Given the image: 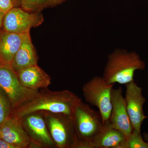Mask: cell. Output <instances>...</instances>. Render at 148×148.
<instances>
[{"label": "cell", "instance_id": "4fadbf2b", "mask_svg": "<svg viewBox=\"0 0 148 148\" xmlns=\"http://www.w3.org/2000/svg\"><path fill=\"white\" fill-rule=\"evenodd\" d=\"M23 36V34L2 31L0 36V64L11 66Z\"/></svg>", "mask_w": 148, "mask_h": 148}, {"label": "cell", "instance_id": "ac0fdd59", "mask_svg": "<svg viewBox=\"0 0 148 148\" xmlns=\"http://www.w3.org/2000/svg\"><path fill=\"white\" fill-rule=\"evenodd\" d=\"M13 7H14L11 0H0V12L5 14Z\"/></svg>", "mask_w": 148, "mask_h": 148}, {"label": "cell", "instance_id": "d6986e66", "mask_svg": "<svg viewBox=\"0 0 148 148\" xmlns=\"http://www.w3.org/2000/svg\"><path fill=\"white\" fill-rule=\"evenodd\" d=\"M0 148H18L16 146L10 144L3 139H0Z\"/></svg>", "mask_w": 148, "mask_h": 148}, {"label": "cell", "instance_id": "9a60e30c", "mask_svg": "<svg viewBox=\"0 0 148 148\" xmlns=\"http://www.w3.org/2000/svg\"><path fill=\"white\" fill-rule=\"evenodd\" d=\"M59 4L58 0H21V7L29 12H38Z\"/></svg>", "mask_w": 148, "mask_h": 148}, {"label": "cell", "instance_id": "52a82bcc", "mask_svg": "<svg viewBox=\"0 0 148 148\" xmlns=\"http://www.w3.org/2000/svg\"><path fill=\"white\" fill-rule=\"evenodd\" d=\"M125 86L126 92L124 98L130 122L133 129L141 132L142 123L147 117L143 110L146 99L143 94V88L138 86L135 81Z\"/></svg>", "mask_w": 148, "mask_h": 148}, {"label": "cell", "instance_id": "d4e9b609", "mask_svg": "<svg viewBox=\"0 0 148 148\" xmlns=\"http://www.w3.org/2000/svg\"><path fill=\"white\" fill-rule=\"evenodd\" d=\"M2 32V31H1V30H0V36H1V34Z\"/></svg>", "mask_w": 148, "mask_h": 148}, {"label": "cell", "instance_id": "cb8c5ba5", "mask_svg": "<svg viewBox=\"0 0 148 148\" xmlns=\"http://www.w3.org/2000/svg\"><path fill=\"white\" fill-rule=\"evenodd\" d=\"M1 125H0V139H1Z\"/></svg>", "mask_w": 148, "mask_h": 148}, {"label": "cell", "instance_id": "9c48e42d", "mask_svg": "<svg viewBox=\"0 0 148 148\" xmlns=\"http://www.w3.org/2000/svg\"><path fill=\"white\" fill-rule=\"evenodd\" d=\"M20 119L9 116L1 125V139L18 148H26L31 143V139L23 129Z\"/></svg>", "mask_w": 148, "mask_h": 148}, {"label": "cell", "instance_id": "6da1fadb", "mask_svg": "<svg viewBox=\"0 0 148 148\" xmlns=\"http://www.w3.org/2000/svg\"><path fill=\"white\" fill-rule=\"evenodd\" d=\"M80 101L78 97L69 90L38 93L32 100L17 108L12 116L21 119L38 111H47L72 119L75 109Z\"/></svg>", "mask_w": 148, "mask_h": 148}, {"label": "cell", "instance_id": "ffe728a7", "mask_svg": "<svg viewBox=\"0 0 148 148\" xmlns=\"http://www.w3.org/2000/svg\"><path fill=\"white\" fill-rule=\"evenodd\" d=\"M14 7H21V0H11Z\"/></svg>", "mask_w": 148, "mask_h": 148}, {"label": "cell", "instance_id": "5b68a950", "mask_svg": "<svg viewBox=\"0 0 148 148\" xmlns=\"http://www.w3.org/2000/svg\"><path fill=\"white\" fill-rule=\"evenodd\" d=\"M0 88L6 95L12 108H17L34 98L37 90L25 87L10 65L0 64Z\"/></svg>", "mask_w": 148, "mask_h": 148}, {"label": "cell", "instance_id": "7402d4cb", "mask_svg": "<svg viewBox=\"0 0 148 148\" xmlns=\"http://www.w3.org/2000/svg\"><path fill=\"white\" fill-rule=\"evenodd\" d=\"M144 140L148 144V132H145L143 134Z\"/></svg>", "mask_w": 148, "mask_h": 148}, {"label": "cell", "instance_id": "7a4b0ae2", "mask_svg": "<svg viewBox=\"0 0 148 148\" xmlns=\"http://www.w3.org/2000/svg\"><path fill=\"white\" fill-rule=\"evenodd\" d=\"M145 67L138 53L118 49L108 56L103 77L110 84L125 85L135 81V72L144 70Z\"/></svg>", "mask_w": 148, "mask_h": 148}, {"label": "cell", "instance_id": "8fae6325", "mask_svg": "<svg viewBox=\"0 0 148 148\" xmlns=\"http://www.w3.org/2000/svg\"><path fill=\"white\" fill-rule=\"evenodd\" d=\"M16 73L22 84L28 88H46L51 84L50 77L37 64L21 69Z\"/></svg>", "mask_w": 148, "mask_h": 148}, {"label": "cell", "instance_id": "8992f818", "mask_svg": "<svg viewBox=\"0 0 148 148\" xmlns=\"http://www.w3.org/2000/svg\"><path fill=\"white\" fill-rule=\"evenodd\" d=\"M44 21L40 12H29L19 7H13L5 14L3 22L4 31L24 34L32 28L40 26Z\"/></svg>", "mask_w": 148, "mask_h": 148}, {"label": "cell", "instance_id": "277c9868", "mask_svg": "<svg viewBox=\"0 0 148 148\" xmlns=\"http://www.w3.org/2000/svg\"><path fill=\"white\" fill-rule=\"evenodd\" d=\"M114 85L108 83L103 77L95 76L83 86L85 101L98 108L104 124L109 122L110 116L111 94Z\"/></svg>", "mask_w": 148, "mask_h": 148}, {"label": "cell", "instance_id": "ba28073f", "mask_svg": "<svg viewBox=\"0 0 148 148\" xmlns=\"http://www.w3.org/2000/svg\"><path fill=\"white\" fill-rule=\"evenodd\" d=\"M112 109L109 123L112 127L122 132L126 138L133 130L127 109L123 90L120 86L113 89L111 94Z\"/></svg>", "mask_w": 148, "mask_h": 148}, {"label": "cell", "instance_id": "5bb4252c", "mask_svg": "<svg viewBox=\"0 0 148 148\" xmlns=\"http://www.w3.org/2000/svg\"><path fill=\"white\" fill-rule=\"evenodd\" d=\"M27 123L33 134L41 142L47 145H51V140L47 129L45 122L40 116L32 115L27 119Z\"/></svg>", "mask_w": 148, "mask_h": 148}, {"label": "cell", "instance_id": "7c38bea8", "mask_svg": "<svg viewBox=\"0 0 148 148\" xmlns=\"http://www.w3.org/2000/svg\"><path fill=\"white\" fill-rule=\"evenodd\" d=\"M37 64V56L30 32L23 34L20 48L14 56L11 66L16 73L21 69Z\"/></svg>", "mask_w": 148, "mask_h": 148}, {"label": "cell", "instance_id": "2e32d148", "mask_svg": "<svg viewBox=\"0 0 148 148\" xmlns=\"http://www.w3.org/2000/svg\"><path fill=\"white\" fill-rule=\"evenodd\" d=\"M126 148H148V144L143 138L141 132L133 129L126 139Z\"/></svg>", "mask_w": 148, "mask_h": 148}, {"label": "cell", "instance_id": "30bf717a", "mask_svg": "<svg viewBox=\"0 0 148 148\" xmlns=\"http://www.w3.org/2000/svg\"><path fill=\"white\" fill-rule=\"evenodd\" d=\"M126 137L109 123L104 125L92 140L91 148H126Z\"/></svg>", "mask_w": 148, "mask_h": 148}, {"label": "cell", "instance_id": "44dd1931", "mask_svg": "<svg viewBox=\"0 0 148 148\" xmlns=\"http://www.w3.org/2000/svg\"><path fill=\"white\" fill-rule=\"evenodd\" d=\"M4 15L5 14L0 12V28L2 27L3 20Z\"/></svg>", "mask_w": 148, "mask_h": 148}, {"label": "cell", "instance_id": "e0dca14e", "mask_svg": "<svg viewBox=\"0 0 148 148\" xmlns=\"http://www.w3.org/2000/svg\"><path fill=\"white\" fill-rule=\"evenodd\" d=\"M0 88V125L10 116V103Z\"/></svg>", "mask_w": 148, "mask_h": 148}, {"label": "cell", "instance_id": "603a6c76", "mask_svg": "<svg viewBox=\"0 0 148 148\" xmlns=\"http://www.w3.org/2000/svg\"><path fill=\"white\" fill-rule=\"evenodd\" d=\"M68 1V0H58V2H59V3L60 4L61 3H64V2L66 1Z\"/></svg>", "mask_w": 148, "mask_h": 148}, {"label": "cell", "instance_id": "3957f363", "mask_svg": "<svg viewBox=\"0 0 148 148\" xmlns=\"http://www.w3.org/2000/svg\"><path fill=\"white\" fill-rule=\"evenodd\" d=\"M72 120L77 135V147L91 148V142L104 125L100 113L81 100Z\"/></svg>", "mask_w": 148, "mask_h": 148}]
</instances>
